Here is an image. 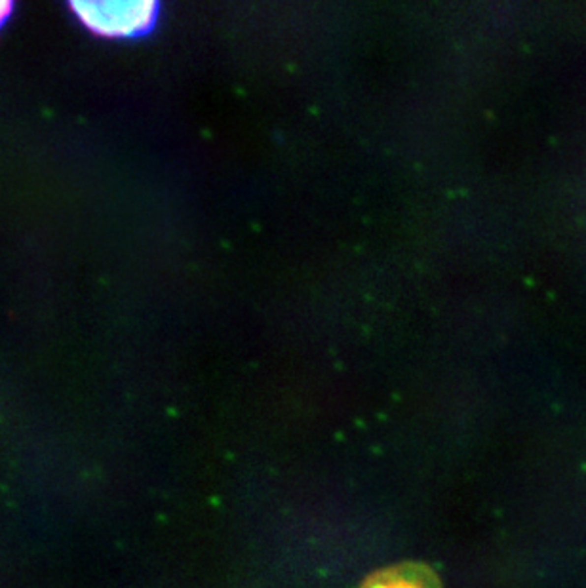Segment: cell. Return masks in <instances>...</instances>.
<instances>
[{
	"mask_svg": "<svg viewBox=\"0 0 586 588\" xmlns=\"http://www.w3.org/2000/svg\"><path fill=\"white\" fill-rule=\"evenodd\" d=\"M72 12L88 29L107 38H135L158 21L156 2H71Z\"/></svg>",
	"mask_w": 586,
	"mask_h": 588,
	"instance_id": "obj_1",
	"label": "cell"
},
{
	"mask_svg": "<svg viewBox=\"0 0 586 588\" xmlns=\"http://www.w3.org/2000/svg\"><path fill=\"white\" fill-rule=\"evenodd\" d=\"M360 588H442V585L429 565L405 561L370 575Z\"/></svg>",
	"mask_w": 586,
	"mask_h": 588,
	"instance_id": "obj_2",
	"label": "cell"
},
{
	"mask_svg": "<svg viewBox=\"0 0 586 588\" xmlns=\"http://www.w3.org/2000/svg\"><path fill=\"white\" fill-rule=\"evenodd\" d=\"M10 12H12V4L6 2V0H0V27H2V23L8 19Z\"/></svg>",
	"mask_w": 586,
	"mask_h": 588,
	"instance_id": "obj_3",
	"label": "cell"
}]
</instances>
